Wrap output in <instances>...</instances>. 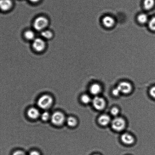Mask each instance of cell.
<instances>
[{"label":"cell","mask_w":155,"mask_h":155,"mask_svg":"<svg viewBox=\"0 0 155 155\" xmlns=\"http://www.w3.org/2000/svg\"><path fill=\"white\" fill-rule=\"evenodd\" d=\"M53 102L52 97L50 95H45L42 96L38 100L37 105L40 108L46 109L51 107L52 105Z\"/></svg>","instance_id":"obj_1"},{"label":"cell","mask_w":155,"mask_h":155,"mask_svg":"<svg viewBox=\"0 0 155 155\" xmlns=\"http://www.w3.org/2000/svg\"><path fill=\"white\" fill-rule=\"evenodd\" d=\"M49 21L47 18L44 16H39L35 20L33 26L35 30L38 31H42L48 26Z\"/></svg>","instance_id":"obj_2"},{"label":"cell","mask_w":155,"mask_h":155,"mask_svg":"<svg viewBox=\"0 0 155 155\" xmlns=\"http://www.w3.org/2000/svg\"><path fill=\"white\" fill-rule=\"evenodd\" d=\"M52 123L55 125L61 126L65 122V117L63 113L60 112H56L51 115Z\"/></svg>","instance_id":"obj_3"},{"label":"cell","mask_w":155,"mask_h":155,"mask_svg":"<svg viewBox=\"0 0 155 155\" xmlns=\"http://www.w3.org/2000/svg\"><path fill=\"white\" fill-rule=\"evenodd\" d=\"M125 124L124 120L120 117L115 118L112 122V128L117 131H121L123 130L125 128Z\"/></svg>","instance_id":"obj_4"},{"label":"cell","mask_w":155,"mask_h":155,"mask_svg":"<svg viewBox=\"0 0 155 155\" xmlns=\"http://www.w3.org/2000/svg\"><path fill=\"white\" fill-rule=\"evenodd\" d=\"M32 47L36 51L41 52L45 50V43L43 39L40 38H35L33 40Z\"/></svg>","instance_id":"obj_5"},{"label":"cell","mask_w":155,"mask_h":155,"mask_svg":"<svg viewBox=\"0 0 155 155\" xmlns=\"http://www.w3.org/2000/svg\"><path fill=\"white\" fill-rule=\"evenodd\" d=\"M93 104L94 107L98 110H102L106 106V102L101 97H96L93 100Z\"/></svg>","instance_id":"obj_6"},{"label":"cell","mask_w":155,"mask_h":155,"mask_svg":"<svg viewBox=\"0 0 155 155\" xmlns=\"http://www.w3.org/2000/svg\"><path fill=\"white\" fill-rule=\"evenodd\" d=\"M117 87L121 92L124 94L130 93L132 89L131 85L127 82H121Z\"/></svg>","instance_id":"obj_7"},{"label":"cell","mask_w":155,"mask_h":155,"mask_svg":"<svg viewBox=\"0 0 155 155\" xmlns=\"http://www.w3.org/2000/svg\"><path fill=\"white\" fill-rule=\"evenodd\" d=\"M13 6L11 0H0V10L7 12L10 10Z\"/></svg>","instance_id":"obj_8"},{"label":"cell","mask_w":155,"mask_h":155,"mask_svg":"<svg viewBox=\"0 0 155 155\" xmlns=\"http://www.w3.org/2000/svg\"><path fill=\"white\" fill-rule=\"evenodd\" d=\"M103 25L107 28H112L114 25L115 21L114 19L109 16H105L102 19Z\"/></svg>","instance_id":"obj_9"},{"label":"cell","mask_w":155,"mask_h":155,"mask_svg":"<svg viewBox=\"0 0 155 155\" xmlns=\"http://www.w3.org/2000/svg\"><path fill=\"white\" fill-rule=\"evenodd\" d=\"M27 115L30 118L32 119H36L40 116V114L37 109L32 107L27 111Z\"/></svg>","instance_id":"obj_10"},{"label":"cell","mask_w":155,"mask_h":155,"mask_svg":"<svg viewBox=\"0 0 155 155\" xmlns=\"http://www.w3.org/2000/svg\"><path fill=\"white\" fill-rule=\"evenodd\" d=\"M121 140L127 145H131L134 142V139L131 135L128 133H124L121 137Z\"/></svg>","instance_id":"obj_11"},{"label":"cell","mask_w":155,"mask_h":155,"mask_svg":"<svg viewBox=\"0 0 155 155\" xmlns=\"http://www.w3.org/2000/svg\"><path fill=\"white\" fill-rule=\"evenodd\" d=\"M143 5L144 8L147 10H149L153 8L155 5V0H143Z\"/></svg>","instance_id":"obj_12"},{"label":"cell","mask_w":155,"mask_h":155,"mask_svg":"<svg viewBox=\"0 0 155 155\" xmlns=\"http://www.w3.org/2000/svg\"><path fill=\"white\" fill-rule=\"evenodd\" d=\"M98 121L99 124L102 126H106L109 124L110 121V118L108 115H103L99 118Z\"/></svg>","instance_id":"obj_13"},{"label":"cell","mask_w":155,"mask_h":155,"mask_svg":"<svg viewBox=\"0 0 155 155\" xmlns=\"http://www.w3.org/2000/svg\"><path fill=\"white\" fill-rule=\"evenodd\" d=\"M90 91L93 95H98L101 92V87L99 84H94L91 86Z\"/></svg>","instance_id":"obj_14"},{"label":"cell","mask_w":155,"mask_h":155,"mask_svg":"<svg viewBox=\"0 0 155 155\" xmlns=\"http://www.w3.org/2000/svg\"><path fill=\"white\" fill-rule=\"evenodd\" d=\"M137 19L138 22L142 24H145L148 22V16L145 13L140 14L138 15Z\"/></svg>","instance_id":"obj_15"},{"label":"cell","mask_w":155,"mask_h":155,"mask_svg":"<svg viewBox=\"0 0 155 155\" xmlns=\"http://www.w3.org/2000/svg\"><path fill=\"white\" fill-rule=\"evenodd\" d=\"M25 39L28 40H33L35 38L34 32L32 30H28L25 31L24 34Z\"/></svg>","instance_id":"obj_16"},{"label":"cell","mask_w":155,"mask_h":155,"mask_svg":"<svg viewBox=\"0 0 155 155\" xmlns=\"http://www.w3.org/2000/svg\"><path fill=\"white\" fill-rule=\"evenodd\" d=\"M41 36L44 38L46 39H51L53 36V33L49 30H44L41 32Z\"/></svg>","instance_id":"obj_17"},{"label":"cell","mask_w":155,"mask_h":155,"mask_svg":"<svg viewBox=\"0 0 155 155\" xmlns=\"http://www.w3.org/2000/svg\"><path fill=\"white\" fill-rule=\"evenodd\" d=\"M66 123L70 127H75L77 124V120L75 118L72 117H69L67 118Z\"/></svg>","instance_id":"obj_18"},{"label":"cell","mask_w":155,"mask_h":155,"mask_svg":"<svg viewBox=\"0 0 155 155\" xmlns=\"http://www.w3.org/2000/svg\"><path fill=\"white\" fill-rule=\"evenodd\" d=\"M148 27L152 31H155V17L148 21Z\"/></svg>","instance_id":"obj_19"},{"label":"cell","mask_w":155,"mask_h":155,"mask_svg":"<svg viewBox=\"0 0 155 155\" xmlns=\"http://www.w3.org/2000/svg\"><path fill=\"white\" fill-rule=\"evenodd\" d=\"M41 119L43 121H46L51 118V116L48 112L45 111L40 115Z\"/></svg>","instance_id":"obj_20"},{"label":"cell","mask_w":155,"mask_h":155,"mask_svg":"<svg viewBox=\"0 0 155 155\" xmlns=\"http://www.w3.org/2000/svg\"><path fill=\"white\" fill-rule=\"evenodd\" d=\"M81 100L82 102L86 104H89L91 101L90 97L87 95H83L82 96Z\"/></svg>","instance_id":"obj_21"},{"label":"cell","mask_w":155,"mask_h":155,"mask_svg":"<svg viewBox=\"0 0 155 155\" xmlns=\"http://www.w3.org/2000/svg\"><path fill=\"white\" fill-rule=\"evenodd\" d=\"M119 113V110L116 107H113L111 110V114L113 116H116Z\"/></svg>","instance_id":"obj_22"},{"label":"cell","mask_w":155,"mask_h":155,"mask_svg":"<svg viewBox=\"0 0 155 155\" xmlns=\"http://www.w3.org/2000/svg\"><path fill=\"white\" fill-rule=\"evenodd\" d=\"M120 91L119 89L117 87L115 88L112 91V93L115 96H118L120 95Z\"/></svg>","instance_id":"obj_23"},{"label":"cell","mask_w":155,"mask_h":155,"mask_svg":"<svg viewBox=\"0 0 155 155\" xmlns=\"http://www.w3.org/2000/svg\"><path fill=\"white\" fill-rule=\"evenodd\" d=\"M150 93L151 96L155 98V86L153 87L150 89Z\"/></svg>","instance_id":"obj_24"},{"label":"cell","mask_w":155,"mask_h":155,"mask_svg":"<svg viewBox=\"0 0 155 155\" xmlns=\"http://www.w3.org/2000/svg\"><path fill=\"white\" fill-rule=\"evenodd\" d=\"M13 155H26L23 151L18 150L14 152Z\"/></svg>","instance_id":"obj_25"},{"label":"cell","mask_w":155,"mask_h":155,"mask_svg":"<svg viewBox=\"0 0 155 155\" xmlns=\"http://www.w3.org/2000/svg\"><path fill=\"white\" fill-rule=\"evenodd\" d=\"M29 155H40L39 152L36 151H32L30 153Z\"/></svg>","instance_id":"obj_26"},{"label":"cell","mask_w":155,"mask_h":155,"mask_svg":"<svg viewBox=\"0 0 155 155\" xmlns=\"http://www.w3.org/2000/svg\"><path fill=\"white\" fill-rule=\"evenodd\" d=\"M30 2L33 3H36L39 2L40 0H29Z\"/></svg>","instance_id":"obj_27"},{"label":"cell","mask_w":155,"mask_h":155,"mask_svg":"<svg viewBox=\"0 0 155 155\" xmlns=\"http://www.w3.org/2000/svg\"><path fill=\"white\" fill-rule=\"evenodd\" d=\"M98 155V154H96V155Z\"/></svg>","instance_id":"obj_28"}]
</instances>
